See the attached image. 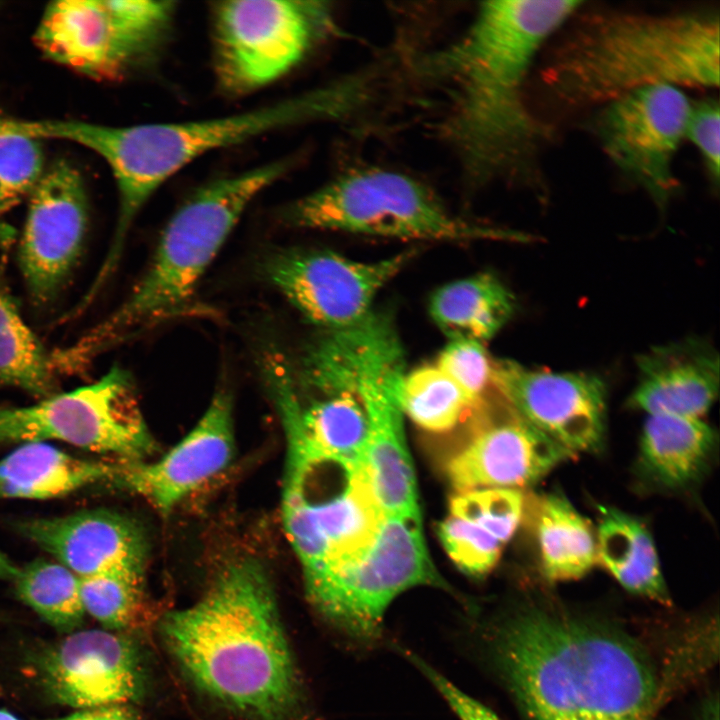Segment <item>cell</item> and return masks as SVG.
Segmentation results:
<instances>
[{
  "label": "cell",
  "mask_w": 720,
  "mask_h": 720,
  "mask_svg": "<svg viewBox=\"0 0 720 720\" xmlns=\"http://www.w3.org/2000/svg\"><path fill=\"white\" fill-rule=\"evenodd\" d=\"M585 3L483 2L464 35L424 63L449 85L448 134L472 178L545 184L540 155L549 128L530 111L525 85L545 42Z\"/></svg>",
  "instance_id": "obj_1"
},
{
  "label": "cell",
  "mask_w": 720,
  "mask_h": 720,
  "mask_svg": "<svg viewBox=\"0 0 720 720\" xmlns=\"http://www.w3.org/2000/svg\"><path fill=\"white\" fill-rule=\"evenodd\" d=\"M488 653L526 720H656L670 690L616 625L541 605L500 623Z\"/></svg>",
  "instance_id": "obj_2"
},
{
  "label": "cell",
  "mask_w": 720,
  "mask_h": 720,
  "mask_svg": "<svg viewBox=\"0 0 720 720\" xmlns=\"http://www.w3.org/2000/svg\"><path fill=\"white\" fill-rule=\"evenodd\" d=\"M176 662L204 694L252 720H292L302 691L275 592L261 562L220 571L199 600L161 622Z\"/></svg>",
  "instance_id": "obj_3"
},
{
  "label": "cell",
  "mask_w": 720,
  "mask_h": 720,
  "mask_svg": "<svg viewBox=\"0 0 720 720\" xmlns=\"http://www.w3.org/2000/svg\"><path fill=\"white\" fill-rule=\"evenodd\" d=\"M580 10L540 70L546 94L559 106L601 107L657 84L719 86L718 11Z\"/></svg>",
  "instance_id": "obj_4"
},
{
  "label": "cell",
  "mask_w": 720,
  "mask_h": 720,
  "mask_svg": "<svg viewBox=\"0 0 720 720\" xmlns=\"http://www.w3.org/2000/svg\"><path fill=\"white\" fill-rule=\"evenodd\" d=\"M337 111L336 95L326 87L209 119L119 127L76 121L69 126L67 138L100 155L112 170L119 207L109 252L117 256L152 194L193 160L266 133L329 119Z\"/></svg>",
  "instance_id": "obj_5"
},
{
  "label": "cell",
  "mask_w": 720,
  "mask_h": 720,
  "mask_svg": "<svg viewBox=\"0 0 720 720\" xmlns=\"http://www.w3.org/2000/svg\"><path fill=\"white\" fill-rule=\"evenodd\" d=\"M287 168V161L270 162L195 192L167 223L126 301L78 341L80 351L93 358L116 340L184 308L246 207Z\"/></svg>",
  "instance_id": "obj_6"
},
{
  "label": "cell",
  "mask_w": 720,
  "mask_h": 720,
  "mask_svg": "<svg viewBox=\"0 0 720 720\" xmlns=\"http://www.w3.org/2000/svg\"><path fill=\"white\" fill-rule=\"evenodd\" d=\"M292 226L401 240L471 242L519 238L515 232L463 219L418 180L392 170L340 176L291 203Z\"/></svg>",
  "instance_id": "obj_7"
},
{
  "label": "cell",
  "mask_w": 720,
  "mask_h": 720,
  "mask_svg": "<svg viewBox=\"0 0 720 720\" xmlns=\"http://www.w3.org/2000/svg\"><path fill=\"white\" fill-rule=\"evenodd\" d=\"M362 470L317 453L286 459L281 514L304 582L365 549L384 517Z\"/></svg>",
  "instance_id": "obj_8"
},
{
  "label": "cell",
  "mask_w": 720,
  "mask_h": 720,
  "mask_svg": "<svg viewBox=\"0 0 720 720\" xmlns=\"http://www.w3.org/2000/svg\"><path fill=\"white\" fill-rule=\"evenodd\" d=\"M443 583L428 556L421 517L384 516L368 546L305 582L313 607L345 637L377 641L390 603L418 585Z\"/></svg>",
  "instance_id": "obj_9"
},
{
  "label": "cell",
  "mask_w": 720,
  "mask_h": 720,
  "mask_svg": "<svg viewBox=\"0 0 720 720\" xmlns=\"http://www.w3.org/2000/svg\"><path fill=\"white\" fill-rule=\"evenodd\" d=\"M175 3L62 0L48 5L35 42L51 60L100 80H117L158 55Z\"/></svg>",
  "instance_id": "obj_10"
},
{
  "label": "cell",
  "mask_w": 720,
  "mask_h": 720,
  "mask_svg": "<svg viewBox=\"0 0 720 720\" xmlns=\"http://www.w3.org/2000/svg\"><path fill=\"white\" fill-rule=\"evenodd\" d=\"M59 441L120 461L158 451L128 372L113 367L95 382L31 405L0 407V445Z\"/></svg>",
  "instance_id": "obj_11"
},
{
  "label": "cell",
  "mask_w": 720,
  "mask_h": 720,
  "mask_svg": "<svg viewBox=\"0 0 720 720\" xmlns=\"http://www.w3.org/2000/svg\"><path fill=\"white\" fill-rule=\"evenodd\" d=\"M327 3L232 0L212 9L214 72L233 96L263 88L295 68L329 32Z\"/></svg>",
  "instance_id": "obj_12"
},
{
  "label": "cell",
  "mask_w": 720,
  "mask_h": 720,
  "mask_svg": "<svg viewBox=\"0 0 720 720\" xmlns=\"http://www.w3.org/2000/svg\"><path fill=\"white\" fill-rule=\"evenodd\" d=\"M691 104L681 88L657 84L601 106L595 120L605 154L659 208L679 187L673 161L685 139Z\"/></svg>",
  "instance_id": "obj_13"
},
{
  "label": "cell",
  "mask_w": 720,
  "mask_h": 720,
  "mask_svg": "<svg viewBox=\"0 0 720 720\" xmlns=\"http://www.w3.org/2000/svg\"><path fill=\"white\" fill-rule=\"evenodd\" d=\"M404 251L377 261H357L330 250L286 248L264 261L271 284L320 330L352 326L373 311L379 291L412 259Z\"/></svg>",
  "instance_id": "obj_14"
},
{
  "label": "cell",
  "mask_w": 720,
  "mask_h": 720,
  "mask_svg": "<svg viewBox=\"0 0 720 720\" xmlns=\"http://www.w3.org/2000/svg\"><path fill=\"white\" fill-rule=\"evenodd\" d=\"M469 441L451 456L446 472L458 492L530 486L571 452L526 421L494 387L470 416Z\"/></svg>",
  "instance_id": "obj_15"
},
{
  "label": "cell",
  "mask_w": 720,
  "mask_h": 720,
  "mask_svg": "<svg viewBox=\"0 0 720 720\" xmlns=\"http://www.w3.org/2000/svg\"><path fill=\"white\" fill-rule=\"evenodd\" d=\"M37 668L46 694L77 710L128 705L145 690L135 644L126 634L107 629L69 633L39 655Z\"/></svg>",
  "instance_id": "obj_16"
},
{
  "label": "cell",
  "mask_w": 720,
  "mask_h": 720,
  "mask_svg": "<svg viewBox=\"0 0 720 720\" xmlns=\"http://www.w3.org/2000/svg\"><path fill=\"white\" fill-rule=\"evenodd\" d=\"M87 199L79 172L59 161L30 194L19 267L37 304L58 294L77 263L87 229Z\"/></svg>",
  "instance_id": "obj_17"
},
{
  "label": "cell",
  "mask_w": 720,
  "mask_h": 720,
  "mask_svg": "<svg viewBox=\"0 0 720 720\" xmlns=\"http://www.w3.org/2000/svg\"><path fill=\"white\" fill-rule=\"evenodd\" d=\"M493 384L526 421L573 455L601 447L606 390L597 376L494 360Z\"/></svg>",
  "instance_id": "obj_18"
},
{
  "label": "cell",
  "mask_w": 720,
  "mask_h": 720,
  "mask_svg": "<svg viewBox=\"0 0 720 720\" xmlns=\"http://www.w3.org/2000/svg\"><path fill=\"white\" fill-rule=\"evenodd\" d=\"M236 451L231 395L218 391L196 425L152 462H113L109 485L169 514L182 500L224 471Z\"/></svg>",
  "instance_id": "obj_19"
},
{
  "label": "cell",
  "mask_w": 720,
  "mask_h": 720,
  "mask_svg": "<svg viewBox=\"0 0 720 720\" xmlns=\"http://www.w3.org/2000/svg\"><path fill=\"white\" fill-rule=\"evenodd\" d=\"M405 373V354L397 351L378 356L365 373L369 435L361 469L384 516L421 517L400 405Z\"/></svg>",
  "instance_id": "obj_20"
},
{
  "label": "cell",
  "mask_w": 720,
  "mask_h": 720,
  "mask_svg": "<svg viewBox=\"0 0 720 720\" xmlns=\"http://www.w3.org/2000/svg\"><path fill=\"white\" fill-rule=\"evenodd\" d=\"M17 529L79 578L113 571L145 572L146 536L127 515L92 509L26 519Z\"/></svg>",
  "instance_id": "obj_21"
},
{
  "label": "cell",
  "mask_w": 720,
  "mask_h": 720,
  "mask_svg": "<svg viewBox=\"0 0 720 720\" xmlns=\"http://www.w3.org/2000/svg\"><path fill=\"white\" fill-rule=\"evenodd\" d=\"M631 406L652 415L701 419L718 393L719 357L698 339L657 346L638 359Z\"/></svg>",
  "instance_id": "obj_22"
},
{
  "label": "cell",
  "mask_w": 720,
  "mask_h": 720,
  "mask_svg": "<svg viewBox=\"0 0 720 720\" xmlns=\"http://www.w3.org/2000/svg\"><path fill=\"white\" fill-rule=\"evenodd\" d=\"M113 462L81 458L47 442L18 445L0 459V498L49 500L109 484Z\"/></svg>",
  "instance_id": "obj_23"
},
{
  "label": "cell",
  "mask_w": 720,
  "mask_h": 720,
  "mask_svg": "<svg viewBox=\"0 0 720 720\" xmlns=\"http://www.w3.org/2000/svg\"><path fill=\"white\" fill-rule=\"evenodd\" d=\"M715 443V432L702 419L649 416L640 438V471L660 487H686L704 472Z\"/></svg>",
  "instance_id": "obj_24"
},
{
  "label": "cell",
  "mask_w": 720,
  "mask_h": 720,
  "mask_svg": "<svg viewBox=\"0 0 720 720\" xmlns=\"http://www.w3.org/2000/svg\"><path fill=\"white\" fill-rule=\"evenodd\" d=\"M543 575L570 581L586 575L597 561L596 533L570 502L556 493L525 501Z\"/></svg>",
  "instance_id": "obj_25"
},
{
  "label": "cell",
  "mask_w": 720,
  "mask_h": 720,
  "mask_svg": "<svg viewBox=\"0 0 720 720\" xmlns=\"http://www.w3.org/2000/svg\"><path fill=\"white\" fill-rule=\"evenodd\" d=\"M514 297L491 273H478L438 288L429 301V313L449 338L484 343L510 319Z\"/></svg>",
  "instance_id": "obj_26"
},
{
  "label": "cell",
  "mask_w": 720,
  "mask_h": 720,
  "mask_svg": "<svg viewBox=\"0 0 720 720\" xmlns=\"http://www.w3.org/2000/svg\"><path fill=\"white\" fill-rule=\"evenodd\" d=\"M599 511L597 561L627 591L669 603L654 541L645 525L615 508Z\"/></svg>",
  "instance_id": "obj_27"
},
{
  "label": "cell",
  "mask_w": 720,
  "mask_h": 720,
  "mask_svg": "<svg viewBox=\"0 0 720 720\" xmlns=\"http://www.w3.org/2000/svg\"><path fill=\"white\" fill-rule=\"evenodd\" d=\"M53 364L0 285V383L44 398L52 393Z\"/></svg>",
  "instance_id": "obj_28"
},
{
  "label": "cell",
  "mask_w": 720,
  "mask_h": 720,
  "mask_svg": "<svg viewBox=\"0 0 720 720\" xmlns=\"http://www.w3.org/2000/svg\"><path fill=\"white\" fill-rule=\"evenodd\" d=\"M18 597L60 632L77 631L85 618L79 577L57 561L36 559L19 567Z\"/></svg>",
  "instance_id": "obj_29"
},
{
  "label": "cell",
  "mask_w": 720,
  "mask_h": 720,
  "mask_svg": "<svg viewBox=\"0 0 720 720\" xmlns=\"http://www.w3.org/2000/svg\"><path fill=\"white\" fill-rule=\"evenodd\" d=\"M479 401L470 398L435 364L406 371L400 386L403 414L434 433L456 428L471 416Z\"/></svg>",
  "instance_id": "obj_30"
},
{
  "label": "cell",
  "mask_w": 720,
  "mask_h": 720,
  "mask_svg": "<svg viewBox=\"0 0 720 720\" xmlns=\"http://www.w3.org/2000/svg\"><path fill=\"white\" fill-rule=\"evenodd\" d=\"M86 613L105 629L124 633L138 626L144 606V573L113 571L79 578Z\"/></svg>",
  "instance_id": "obj_31"
},
{
  "label": "cell",
  "mask_w": 720,
  "mask_h": 720,
  "mask_svg": "<svg viewBox=\"0 0 720 720\" xmlns=\"http://www.w3.org/2000/svg\"><path fill=\"white\" fill-rule=\"evenodd\" d=\"M43 166L40 139L0 126V214L32 193L44 174Z\"/></svg>",
  "instance_id": "obj_32"
},
{
  "label": "cell",
  "mask_w": 720,
  "mask_h": 720,
  "mask_svg": "<svg viewBox=\"0 0 720 720\" xmlns=\"http://www.w3.org/2000/svg\"><path fill=\"white\" fill-rule=\"evenodd\" d=\"M525 501L519 490L477 489L458 492L450 510L451 515L478 525L506 544L524 516Z\"/></svg>",
  "instance_id": "obj_33"
},
{
  "label": "cell",
  "mask_w": 720,
  "mask_h": 720,
  "mask_svg": "<svg viewBox=\"0 0 720 720\" xmlns=\"http://www.w3.org/2000/svg\"><path fill=\"white\" fill-rule=\"evenodd\" d=\"M439 537L449 557L473 576L488 573L504 546L483 528L453 515L440 523Z\"/></svg>",
  "instance_id": "obj_34"
},
{
  "label": "cell",
  "mask_w": 720,
  "mask_h": 720,
  "mask_svg": "<svg viewBox=\"0 0 720 720\" xmlns=\"http://www.w3.org/2000/svg\"><path fill=\"white\" fill-rule=\"evenodd\" d=\"M435 365L474 401L481 400L494 387V360L484 343L469 339L449 340Z\"/></svg>",
  "instance_id": "obj_35"
},
{
  "label": "cell",
  "mask_w": 720,
  "mask_h": 720,
  "mask_svg": "<svg viewBox=\"0 0 720 720\" xmlns=\"http://www.w3.org/2000/svg\"><path fill=\"white\" fill-rule=\"evenodd\" d=\"M685 139L700 153L712 184L720 176V107L717 99L707 98L691 104Z\"/></svg>",
  "instance_id": "obj_36"
},
{
  "label": "cell",
  "mask_w": 720,
  "mask_h": 720,
  "mask_svg": "<svg viewBox=\"0 0 720 720\" xmlns=\"http://www.w3.org/2000/svg\"><path fill=\"white\" fill-rule=\"evenodd\" d=\"M397 649L433 685L459 720H500L490 708L462 691L417 654L403 647Z\"/></svg>",
  "instance_id": "obj_37"
},
{
  "label": "cell",
  "mask_w": 720,
  "mask_h": 720,
  "mask_svg": "<svg viewBox=\"0 0 720 720\" xmlns=\"http://www.w3.org/2000/svg\"><path fill=\"white\" fill-rule=\"evenodd\" d=\"M53 720H140L129 705H115L77 710Z\"/></svg>",
  "instance_id": "obj_38"
},
{
  "label": "cell",
  "mask_w": 720,
  "mask_h": 720,
  "mask_svg": "<svg viewBox=\"0 0 720 720\" xmlns=\"http://www.w3.org/2000/svg\"><path fill=\"white\" fill-rule=\"evenodd\" d=\"M694 720H719L718 696H709L702 704Z\"/></svg>",
  "instance_id": "obj_39"
},
{
  "label": "cell",
  "mask_w": 720,
  "mask_h": 720,
  "mask_svg": "<svg viewBox=\"0 0 720 720\" xmlns=\"http://www.w3.org/2000/svg\"><path fill=\"white\" fill-rule=\"evenodd\" d=\"M19 572V567L15 565L9 557L0 550V580L13 581Z\"/></svg>",
  "instance_id": "obj_40"
},
{
  "label": "cell",
  "mask_w": 720,
  "mask_h": 720,
  "mask_svg": "<svg viewBox=\"0 0 720 720\" xmlns=\"http://www.w3.org/2000/svg\"><path fill=\"white\" fill-rule=\"evenodd\" d=\"M0 720H19V719L8 711L0 710Z\"/></svg>",
  "instance_id": "obj_41"
}]
</instances>
